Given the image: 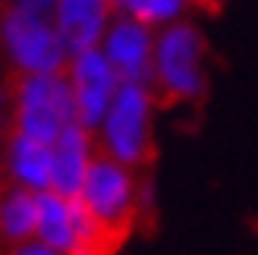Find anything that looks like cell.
I'll use <instances>...</instances> for the list:
<instances>
[{
  "label": "cell",
  "mask_w": 258,
  "mask_h": 255,
  "mask_svg": "<svg viewBox=\"0 0 258 255\" xmlns=\"http://www.w3.org/2000/svg\"><path fill=\"white\" fill-rule=\"evenodd\" d=\"M186 0H120V10H126L133 19L145 22V25H161L170 22Z\"/></svg>",
  "instance_id": "cell-13"
},
{
  "label": "cell",
  "mask_w": 258,
  "mask_h": 255,
  "mask_svg": "<svg viewBox=\"0 0 258 255\" xmlns=\"http://www.w3.org/2000/svg\"><path fill=\"white\" fill-rule=\"evenodd\" d=\"M70 123H79L70 79L57 73H29L16 98V133L54 142Z\"/></svg>",
  "instance_id": "cell-2"
},
{
  "label": "cell",
  "mask_w": 258,
  "mask_h": 255,
  "mask_svg": "<svg viewBox=\"0 0 258 255\" xmlns=\"http://www.w3.org/2000/svg\"><path fill=\"white\" fill-rule=\"evenodd\" d=\"M104 57L110 60L120 82H142L154 79V38L145 22L120 19L104 32Z\"/></svg>",
  "instance_id": "cell-7"
},
{
  "label": "cell",
  "mask_w": 258,
  "mask_h": 255,
  "mask_svg": "<svg viewBox=\"0 0 258 255\" xmlns=\"http://www.w3.org/2000/svg\"><path fill=\"white\" fill-rule=\"evenodd\" d=\"M54 167H50V189H57L60 196H79L85 170L92 164V139L82 123H70L54 142Z\"/></svg>",
  "instance_id": "cell-9"
},
{
  "label": "cell",
  "mask_w": 258,
  "mask_h": 255,
  "mask_svg": "<svg viewBox=\"0 0 258 255\" xmlns=\"http://www.w3.org/2000/svg\"><path fill=\"white\" fill-rule=\"evenodd\" d=\"M202 35L186 22L170 25L154 41V79H158L170 98H192L202 92Z\"/></svg>",
  "instance_id": "cell-5"
},
{
  "label": "cell",
  "mask_w": 258,
  "mask_h": 255,
  "mask_svg": "<svg viewBox=\"0 0 258 255\" xmlns=\"http://www.w3.org/2000/svg\"><path fill=\"white\" fill-rule=\"evenodd\" d=\"M50 167H54V151L50 142L35 136L16 133L10 142V170L16 183L29 189H50Z\"/></svg>",
  "instance_id": "cell-11"
},
{
  "label": "cell",
  "mask_w": 258,
  "mask_h": 255,
  "mask_svg": "<svg viewBox=\"0 0 258 255\" xmlns=\"http://www.w3.org/2000/svg\"><path fill=\"white\" fill-rule=\"evenodd\" d=\"M196 4H214V0H196Z\"/></svg>",
  "instance_id": "cell-16"
},
{
  "label": "cell",
  "mask_w": 258,
  "mask_h": 255,
  "mask_svg": "<svg viewBox=\"0 0 258 255\" xmlns=\"http://www.w3.org/2000/svg\"><path fill=\"white\" fill-rule=\"evenodd\" d=\"M148 117L151 95L142 82H120L113 101L101 120V136L110 158L123 164H139L148 155Z\"/></svg>",
  "instance_id": "cell-3"
},
{
  "label": "cell",
  "mask_w": 258,
  "mask_h": 255,
  "mask_svg": "<svg viewBox=\"0 0 258 255\" xmlns=\"http://www.w3.org/2000/svg\"><path fill=\"white\" fill-rule=\"evenodd\" d=\"M110 0H54V25L70 54H82L107 32Z\"/></svg>",
  "instance_id": "cell-8"
},
{
  "label": "cell",
  "mask_w": 258,
  "mask_h": 255,
  "mask_svg": "<svg viewBox=\"0 0 258 255\" xmlns=\"http://www.w3.org/2000/svg\"><path fill=\"white\" fill-rule=\"evenodd\" d=\"M4 44L10 57L19 63L25 73H57L67 63V44L57 32V25L44 19V13L16 7L4 16Z\"/></svg>",
  "instance_id": "cell-4"
},
{
  "label": "cell",
  "mask_w": 258,
  "mask_h": 255,
  "mask_svg": "<svg viewBox=\"0 0 258 255\" xmlns=\"http://www.w3.org/2000/svg\"><path fill=\"white\" fill-rule=\"evenodd\" d=\"M38 224V189L29 186H10L0 193V233L13 243L35 236Z\"/></svg>",
  "instance_id": "cell-12"
},
{
  "label": "cell",
  "mask_w": 258,
  "mask_h": 255,
  "mask_svg": "<svg viewBox=\"0 0 258 255\" xmlns=\"http://www.w3.org/2000/svg\"><path fill=\"white\" fill-rule=\"evenodd\" d=\"M35 233L41 243L54 246L67 255H82L79 252V236L73 227V211H70V196H60L57 189H38V224Z\"/></svg>",
  "instance_id": "cell-10"
},
{
  "label": "cell",
  "mask_w": 258,
  "mask_h": 255,
  "mask_svg": "<svg viewBox=\"0 0 258 255\" xmlns=\"http://www.w3.org/2000/svg\"><path fill=\"white\" fill-rule=\"evenodd\" d=\"M79 199L92 211V218L107 230V236L120 246L123 236L129 233V221L139 208V193L133 173H129V164L110 155L95 158L85 170Z\"/></svg>",
  "instance_id": "cell-1"
},
{
  "label": "cell",
  "mask_w": 258,
  "mask_h": 255,
  "mask_svg": "<svg viewBox=\"0 0 258 255\" xmlns=\"http://www.w3.org/2000/svg\"><path fill=\"white\" fill-rule=\"evenodd\" d=\"M7 255H67V252H60V249H54V246H47V243H29V239H22V243L13 249V252H7Z\"/></svg>",
  "instance_id": "cell-14"
},
{
  "label": "cell",
  "mask_w": 258,
  "mask_h": 255,
  "mask_svg": "<svg viewBox=\"0 0 258 255\" xmlns=\"http://www.w3.org/2000/svg\"><path fill=\"white\" fill-rule=\"evenodd\" d=\"M117 73H113L110 60L104 57V50L88 47L82 54H73L70 63V88L76 98V120H79L85 130H95L101 126L104 113L113 101L117 92Z\"/></svg>",
  "instance_id": "cell-6"
},
{
  "label": "cell",
  "mask_w": 258,
  "mask_h": 255,
  "mask_svg": "<svg viewBox=\"0 0 258 255\" xmlns=\"http://www.w3.org/2000/svg\"><path fill=\"white\" fill-rule=\"evenodd\" d=\"M19 7H25V10H38V13H44V10H50V7H54V0H19Z\"/></svg>",
  "instance_id": "cell-15"
}]
</instances>
